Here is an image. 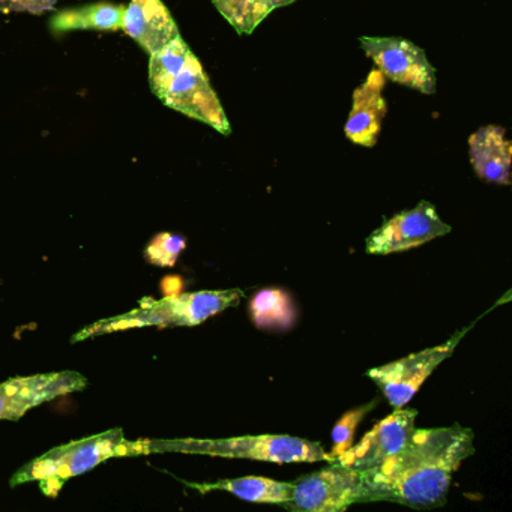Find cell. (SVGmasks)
<instances>
[{
  "instance_id": "1",
  "label": "cell",
  "mask_w": 512,
  "mask_h": 512,
  "mask_svg": "<svg viewBox=\"0 0 512 512\" xmlns=\"http://www.w3.org/2000/svg\"><path fill=\"white\" fill-rule=\"evenodd\" d=\"M473 437V431L461 425L415 428L400 452L362 472L365 503L416 509L443 505L455 472L475 452Z\"/></svg>"
},
{
  "instance_id": "2",
  "label": "cell",
  "mask_w": 512,
  "mask_h": 512,
  "mask_svg": "<svg viewBox=\"0 0 512 512\" xmlns=\"http://www.w3.org/2000/svg\"><path fill=\"white\" fill-rule=\"evenodd\" d=\"M148 454H157L155 440H130L122 428H112L50 449L20 467L10 484L19 487L28 482H40L44 494L56 496L68 479L83 475L110 458Z\"/></svg>"
},
{
  "instance_id": "3",
  "label": "cell",
  "mask_w": 512,
  "mask_h": 512,
  "mask_svg": "<svg viewBox=\"0 0 512 512\" xmlns=\"http://www.w3.org/2000/svg\"><path fill=\"white\" fill-rule=\"evenodd\" d=\"M239 289L202 290V292L182 293L166 298L143 299L142 304L121 316L98 320L86 326L73 337V343L100 337L127 329L148 328V326H196L209 317L235 307L244 298Z\"/></svg>"
},
{
  "instance_id": "4",
  "label": "cell",
  "mask_w": 512,
  "mask_h": 512,
  "mask_svg": "<svg viewBox=\"0 0 512 512\" xmlns=\"http://www.w3.org/2000/svg\"><path fill=\"white\" fill-rule=\"evenodd\" d=\"M155 452L211 455V457L248 458L271 463H329L334 460L323 446L302 437L286 434L229 437V439H160Z\"/></svg>"
},
{
  "instance_id": "5",
  "label": "cell",
  "mask_w": 512,
  "mask_h": 512,
  "mask_svg": "<svg viewBox=\"0 0 512 512\" xmlns=\"http://www.w3.org/2000/svg\"><path fill=\"white\" fill-rule=\"evenodd\" d=\"M355 503H365L361 470L332 460L323 469L292 481V494L283 508L295 512H341Z\"/></svg>"
},
{
  "instance_id": "6",
  "label": "cell",
  "mask_w": 512,
  "mask_h": 512,
  "mask_svg": "<svg viewBox=\"0 0 512 512\" xmlns=\"http://www.w3.org/2000/svg\"><path fill=\"white\" fill-rule=\"evenodd\" d=\"M359 43L385 79L421 94L436 92V70L424 50L412 41L398 37H361Z\"/></svg>"
},
{
  "instance_id": "7",
  "label": "cell",
  "mask_w": 512,
  "mask_h": 512,
  "mask_svg": "<svg viewBox=\"0 0 512 512\" xmlns=\"http://www.w3.org/2000/svg\"><path fill=\"white\" fill-rule=\"evenodd\" d=\"M467 329L458 332L451 340L439 344V346L428 347V349L404 356V358L389 362L382 367L371 368L367 376L379 386L389 404L394 409H400L409 404V401L421 388L422 383L445 359L452 355L461 338L466 335Z\"/></svg>"
},
{
  "instance_id": "8",
  "label": "cell",
  "mask_w": 512,
  "mask_h": 512,
  "mask_svg": "<svg viewBox=\"0 0 512 512\" xmlns=\"http://www.w3.org/2000/svg\"><path fill=\"white\" fill-rule=\"evenodd\" d=\"M161 101L170 109L209 125L223 136L232 133L226 110L194 53L176 74Z\"/></svg>"
},
{
  "instance_id": "9",
  "label": "cell",
  "mask_w": 512,
  "mask_h": 512,
  "mask_svg": "<svg viewBox=\"0 0 512 512\" xmlns=\"http://www.w3.org/2000/svg\"><path fill=\"white\" fill-rule=\"evenodd\" d=\"M79 371L65 370L13 377L0 383V421H19L29 410L88 388Z\"/></svg>"
},
{
  "instance_id": "10",
  "label": "cell",
  "mask_w": 512,
  "mask_h": 512,
  "mask_svg": "<svg viewBox=\"0 0 512 512\" xmlns=\"http://www.w3.org/2000/svg\"><path fill=\"white\" fill-rule=\"evenodd\" d=\"M451 230V226L437 214L436 208L424 200L415 208L386 220L376 232L368 236L365 248L367 253L380 256L401 253L442 238Z\"/></svg>"
},
{
  "instance_id": "11",
  "label": "cell",
  "mask_w": 512,
  "mask_h": 512,
  "mask_svg": "<svg viewBox=\"0 0 512 512\" xmlns=\"http://www.w3.org/2000/svg\"><path fill=\"white\" fill-rule=\"evenodd\" d=\"M416 409H395L383 421L377 422L356 445L334 458L337 463L350 469H373L392 455L400 452L415 431Z\"/></svg>"
},
{
  "instance_id": "12",
  "label": "cell",
  "mask_w": 512,
  "mask_h": 512,
  "mask_svg": "<svg viewBox=\"0 0 512 512\" xmlns=\"http://www.w3.org/2000/svg\"><path fill=\"white\" fill-rule=\"evenodd\" d=\"M385 86V76L374 68L365 82L353 92L352 109L344 125V134L355 145L362 148H373L376 145L388 110L383 97Z\"/></svg>"
},
{
  "instance_id": "13",
  "label": "cell",
  "mask_w": 512,
  "mask_h": 512,
  "mask_svg": "<svg viewBox=\"0 0 512 512\" xmlns=\"http://www.w3.org/2000/svg\"><path fill=\"white\" fill-rule=\"evenodd\" d=\"M122 29L148 55L179 37V28L163 0H130Z\"/></svg>"
},
{
  "instance_id": "14",
  "label": "cell",
  "mask_w": 512,
  "mask_h": 512,
  "mask_svg": "<svg viewBox=\"0 0 512 512\" xmlns=\"http://www.w3.org/2000/svg\"><path fill=\"white\" fill-rule=\"evenodd\" d=\"M469 157L482 181L511 184L512 143L506 139L505 128L485 125L476 130L469 137Z\"/></svg>"
},
{
  "instance_id": "15",
  "label": "cell",
  "mask_w": 512,
  "mask_h": 512,
  "mask_svg": "<svg viewBox=\"0 0 512 512\" xmlns=\"http://www.w3.org/2000/svg\"><path fill=\"white\" fill-rule=\"evenodd\" d=\"M124 5L98 2L56 14L50 29L58 34L71 31H119L124 22Z\"/></svg>"
},
{
  "instance_id": "16",
  "label": "cell",
  "mask_w": 512,
  "mask_h": 512,
  "mask_svg": "<svg viewBox=\"0 0 512 512\" xmlns=\"http://www.w3.org/2000/svg\"><path fill=\"white\" fill-rule=\"evenodd\" d=\"M196 490L229 491L239 499L253 503H269L280 505L289 502L292 494V482L275 481V479L263 478V476H244V478L223 479L214 484H190Z\"/></svg>"
},
{
  "instance_id": "17",
  "label": "cell",
  "mask_w": 512,
  "mask_h": 512,
  "mask_svg": "<svg viewBox=\"0 0 512 512\" xmlns=\"http://www.w3.org/2000/svg\"><path fill=\"white\" fill-rule=\"evenodd\" d=\"M191 55H193V50L185 43L181 35L163 49L149 55L151 56L149 59V85L158 100L164 97L170 83L187 64Z\"/></svg>"
},
{
  "instance_id": "18",
  "label": "cell",
  "mask_w": 512,
  "mask_h": 512,
  "mask_svg": "<svg viewBox=\"0 0 512 512\" xmlns=\"http://www.w3.org/2000/svg\"><path fill=\"white\" fill-rule=\"evenodd\" d=\"M218 13L239 35H251L275 11L269 0H212Z\"/></svg>"
},
{
  "instance_id": "19",
  "label": "cell",
  "mask_w": 512,
  "mask_h": 512,
  "mask_svg": "<svg viewBox=\"0 0 512 512\" xmlns=\"http://www.w3.org/2000/svg\"><path fill=\"white\" fill-rule=\"evenodd\" d=\"M250 308L254 322L259 328H275V326L283 328L295 317L292 302L283 290H262L254 296Z\"/></svg>"
},
{
  "instance_id": "20",
  "label": "cell",
  "mask_w": 512,
  "mask_h": 512,
  "mask_svg": "<svg viewBox=\"0 0 512 512\" xmlns=\"http://www.w3.org/2000/svg\"><path fill=\"white\" fill-rule=\"evenodd\" d=\"M373 407V403L368 404V406L356 407V409L344 413L343 418L335 424L334 430H332L334 446H332V451L329 452V454L332 455V458L343 454V452H346L347 449L353 445L356 428L359 427L364 416L367 415Z\"/></svg>"
},
{
  "instance_id": "21",
  "label": "cell",
  "mask_w": 512,
  "mask_h": 512,
  "mask_svg": "<svg viewBox=\"0 0 512 512\" xmlns=\"http://www.w3.org/2000/svg\"><path fill=\"white\" fill-rule=\"evenodd\" d=\"M185 245H187V241L182 236L161 233L148 245L145 256L154 265L173 266L178 260L179 254L185 250Z\"/></svg>"
},
{
  "instance_id": "22",
  "label": "cell",
  "mask_w": 512,
  "mask_h": 512,
  "mask_svg": "<svg viewBox=\"0 0 512 512\" xmlns=\"http://www.w3.org/2000/svg\"><path fill=\"white\" fill-rule=\"evenodd\" d=\"M58 0H0V13H28L41 16L55 10Z\"/></svg>"
},
{
  "instance_id": "23",
  "label": "cell",
  "mask_w": 512,
  "mask_h": 512,
  "mask_svg": "<svg viewBox=\"0 0 512 512\" xmlns=\"http://www.w3.org/2000/svg\"><path fill=\"white\" fill-rule=\"evenodd\" d=\"M271 2L272 8L277 10V8L287 7V5H292L296 0H269Z\"/></svg>"
}]
</instances>
